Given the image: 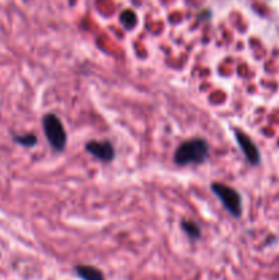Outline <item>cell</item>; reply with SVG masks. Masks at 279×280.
Wrapping results in <instances>:
<instances>
[{
    "instance_id": "ba28073f",
    "label": "cell",
    "mask_w": 279,
    "mask_h": 280,
    "mask_svg": "<svg viewBox=\"0 0 279 280\" xmlns=\"http://www.w3.org/2000/svg\"><path fill=\"white\" fill-rule=\"evenodd\" d=\"M182 228L191 238H199L200 236V228L197 224L191 223V221H182Z\"/></svg>"
},
{
    "instance_id": "7a4b0ae2",
    "label": "cell",
    "mask_w": 279,
    "mask_h": 280,
    "mask_svg": "<svg viewBox=\"0 0 279 280\" xmlns=\"http://www.w3.org/2000/svg\"><path fill=\"white\" fill-rule=\"evenodd\" d=\"M43 127H44V133L47 136L49 144L55 151H63L66 146V132L60 119L56 115H45L43 119Z\"/></svg>"
},
{
    "instance_id": "8992f818",
    "label": "cell",
    "mask_w": 279,
    "mask_h": 280,
    "mask_svg": "<svg viewBox=\"0 0 279 280\" xmlns=\"http://www.w3.org/2000/svg\"><path fill=\"white\" fill-rule=\"evenodd\" d=\"M76 272L82 280H104L103 273L91 265H78L76 268Z\"/></svg>"
},
{
    "instance_id": "6da1fadb",
    "label": "cell",
    "mask_w": 279,
    "mask_h": 280,
    "mask_svg": "<svg viewBox=\"0 0 279 280\" xmlns=\"http://www.w3.org/2000/svg\"><path fill=\"white\" fill-rule=\"evenodd\" d=\"M207 141L201 140V138H193V140H187L186 142L180 145V148L177 149L174 160L178 165L200 164L207 159Z\"/></svg>"
},
{
    "instance_id": "5b68a950",
    "label": "cell",
    "mask_w": 279,
    "mask_h": 280,
    "mask_svg": "<svg viewBox=\"0 0 279 280\" xmlns=\"http://www.w3.org/2000/svg\"><path fill=\"white\" fill-rule=\"evenodd\" d=\"M235 137H237V141H238L239 148L242 149L243 155L247 156L249 163L253 165L259 164V161H260L259 151H257V148H256V145L252 142L251 138H249L248 136H245V134L241 132H235Z\"/></svg>"
},
{
    "instance_id": "52a82bcc",
    "label": "cell",
    "mask_w": 279,
    "mask_h": 280,
    "mask_svg": "<svg viewBox=\"0 0 279 280\" xmlns=\"http://www.w3.org/2000/svg\"><path fill=\"white\" fill-rule=\"evenodd\" d=\"M120 22L124 25L125 28L132 29L134 25L137 24V15L136 12L132 11V10H126L120 14Z\"/></svg>"
},
{
    "instance_id": "9c48e42d",
    "label": "cell",
    "mask_w": 279,
    "mask_h": 280,
    "mask_svg": "<svg viewBox=\"0 0 279 280\" xmlns=\"http://www.w3.org/2000/svg\"><path fill=\"white\" fill-rule=\"evenodd\" d=\"M14 140H15L18 144L25 145V146H33V145L36 144L37 138L34 136L28 134V136H15L14 137Z\"/></svg>"
},
{
    "instance_id": "3957f363",
    "label": "cell",
    "mask_w": 279,
    "mask_h": 280,
    "mask_svg": "<svg viewBox=\"0 0 279 280\" xmlns=\"http://www.w3.org/2000/svg\"><path fill=\"white\" fill-rule=\"evenodd\" d=\"M212 192L215 193L229 212L233 216L239 217L242 213V205H241V197L234 189L222 183H212Z\"/></svg>"
},
{
    "instance_id": "277c9868",
    "label": "cell",
    "mask_w": 279,
    "mask_h": 280,
    "mask_svg": "<svg viewBox=\"0 0 279 280\" xmlns=\"http://www.w3.org/2000/svg\"><path fill=\"white\" fill-rule=\"evenodd\" d=\"M86 151L91 155L96 156L97 159L103 161H110L114 159V148H112L111 142L108 141H92L86 144Z\"/></svg>"
}]
</instances>
